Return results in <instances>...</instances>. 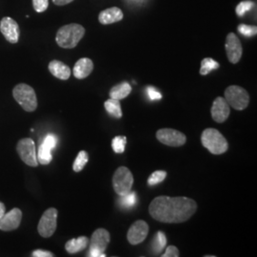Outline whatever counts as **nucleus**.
<instances>
[{
  "mask_svg": "<svg viewBox=\"0 0 257 257\" xmlns=\"http://www.w3.org/2000/svg\"><path fill=\"white\" fill-rule=\"evenodd\" d=\"M57 210L54 208L48 209L40 218L38 223L37 231L42 237H51L56 230V219H57Z\"/></svg>",
  "mask_w": 257,
  "mask_h": 257,
  "instance_id": "nucleus-9",
  "label": "nucleus"
},
{
  "mask_svg": "<svg viewBox=\"0 0 257 257\" xmlns=\"http://www.w3.org/2000/svg\"><path fill=\"white\" fill-rule=\"evenodd\" d=\"M127 143L126 136H115L112 142V147L114 153L123 154L125 152V146Z\"/></svg>",
  "mask_w": 257,
  "mask_h": 257,
  "instance_id": "nucleus-27",
  "label": "nucleus"
},
{
  "mask_svg": "<svg viewBox=\"0 0 257 257\" xmlns=\"http://www.w3.org/2000/svg\"><path fill=\"white\" fill-rule=\"evenodd\" d=\"M219 68V63L214 60L213 58L207 57L204 58L201 62V68H200V74L202 75H207L208 73L215 71L216 69Z\"/></svg>",
  "mask_w": 257,
  "mask_h": 257,
  "instance_id": "nucleus-23",
  "label": "nucleus"
},
{
  "mask_svg": "<svg viewBox=\"0 0 257 257\" xmlns=\"http://www.w3.org/2000/svg\"><path fill=\"white\" fill-rule=\"evenodd\" d=\"M197 204L188 197L158 196L150 204L152 217L162 223H182L196 214Z\"/></svg>",
  "mask_w": 257,
  "mask_h": 257,
  "instance_id": "nucleus-1",
  "label": "nucleus"
},
{
  "mask_svg": "<svg viewBox=\"0 0 257 257\" xmlns=\"http://www.w3.org/2000/svg\"><path fill=\"white\" fill-rule=\"evenodd\" d=\"M53 3L55 5H58V6H64V5H67L69 3L72 2L73 0H52Z\"/></svg>",
  "mask_w": 257,
  "mask_h": 257,
  "instance_id": "nucleus-35",
  "label": "nucleus"
},
{
  "mask_svg": "<svg viewBox=\"0 0 257 257\" xmlns=\"http://www.w3.org/2000/svg\"><path fill=\"white\" fill-rule=\"evenodd\" d=\"M33 9L37 12H43L48 9L49 0H32Z\"/></svg>",
  "mask_w": 257,
  "mask_h": 257,
  "instance_id": "nucleus-31",
  "label": "nucleus"
},
{
  "mask_svg": "<svg viewBox=\"0 0 257 257\" xmlns=\"http://www.w3.org/2000/svg\"><path fill=\"white\" fill-rule=\"evenodd\" d=\"M163 257H179V251L175 246H169L167 248Z\"/></svg>",
  "mask_w": 257,
  "mask_h": 257,
  "instance_id": "nucleus-33",
  "label": "nucleus"
},
{
  "mask_svg": "<svg viewBox=\"0 0 257 257\" xmlns=\"http://www.w3.org/2000/svg\"><path fill=\"white\" fill-rule=\"evenodd\" d=\"M56 144H57V137L54 134H49L46 135V137L44 138L42 144L38 149V154H36L38 163L42 165H48L51 163L52 160L51 151L55 148Z\"/></svg>",
  "mask_w": 257,
  "mask_h": 257,
  "instance_id": "nucleus-11",
  "label": "nucleus"
},
{
  "mask_svg": "<svg viewBox=\"0 0 257 257\" xmlns=\"http://www.w3.org/2000/svg\"><path fill=\"white\" fill-rule=\"evenodd\" d=\"M93 63L90 58H80L78 61L75 63L73 67V75L78 78L83 79L86 78L93 72Z\"/></svg>",
  "mask_w": 257,
  "mask_h": 257,
  "instance_id": "nucleus-18",
  "label": "nucleus"
},
{
  "mask_svg": "<svg viewBox=\"0 0 257 257\" xmlns=\"http://www.w3.org/2000/svg\"><path fill=\"white\" fill-rule=\"evenodd\" d=\"M212 117L217 123L225 122L231 113V108L225 98L217 97L213 103L211 110Z\"/></svg>",
  "mask_w": 257,
  "mask_h": 257,
  "instance_id": "nucleus-15",
  "label": "nucleus"
},
{
  "mask_svg": "<svg viewBox=\"0 0 257 257\" xmlns=\"http://www.w3.org/2000/svg\"><path fill=\"white\" fill-rule=\"evenodd\" d=\"M201 142L210 153L216 155L226 153L229 149L226 138L219 131L213 128L204 130L201 135Z\"/></svg>",
  "mask_w": 257,
  "mask_h": 257,
  "instance_id": "nucleus-3",
  "label": "nucleus"
},
{
  "mask_svg": "<svg viewBox=\"0 0 257 257\" xmlns=\"http://www.w3.org/2000/svg\"><path fill=\"white\" fill-rule=\"evenodd\" d=\"M32 257H52L53 255L47 252V251H43V250H36L32 253Z\"/></svg>",
  "mask_w": 257,
  "mask_h": 257,
  "instance_id": "nucleus-34",
  "label": "nucleus"
},
{
  "mask_svg": "<svg viewBox=\"0 0 257 257\" xmlns=\"http://www.w3.org/2000/svg\"><path fill=\"white\" fill-rule=\"evenodd\" d=\"M113 190L116 195L124 196L132 191L134 185V176L127 167H119L113 177Z\"/></svg>",
  "mask_w": 257,
  "mask_h": 257,
  "instance_id": "nucleus-5",
  "label": "nucleus"
},
{
  "mask_svg": "<svg viewBox=\"0 0 257 257\" xmlns=\"http://www.w3.org/2000/svg\"><path fill=\"white\" fill-rule=\"evenodd\" d=\"M149 234V226L143 220H137L128 231L127 238L130 244L138 245L142 243Z\"/></svg>",
  "mask_w": 257,
  "mask_h": 257,
  "instance_id": "nucleus-13",
  "label": "nucleus"
},
{
  "mask_svg": "<svg viewBox=\"0 0 257 257\" xmlns=\"http://www.w3.org/2000/svg\"><path fill=\"white\" fill-rule=\"evenodd\" d=\"M226 51L229 61L233 64H237L242 56V45L237 34L234 32H230L227 36Z\"/></svg>",
  "mask_w": 257,
  "mask_h": 257,
  "instance_id": "nucleus-14",
  "label": "nucleus"
},
{
  "mask_svg": "<svg viewBox=\"0 0 257 257\" xmlns=\"http://www.w3.org/2000/svg\"><path fill=\"white\" fill-rule=\"evenodd\" d=\"M88 244H89V238L86 237H80L69 240L65 245V249L69 254H76L85 250L88 247Z\"/></svg>",
  "mask_w": 257,
  "mask_h": 257,
  "instance_id": "nucleus-20",
  "label": "nucleus"
},
{
  "mask_svg": "<svg viewBox=\"0 0 257 257\" xmlns=\"http://www.w3.org/2000/svg\"><path fill=\"white\" fill-rule=\"evenodd\" d=\"M132 93V86L128 82H122L115 85L110 91V97L121 100Z\"/></svg>",
  "mask_w": 257,
  "mask_h": 257,
  "instance_id": "nucleus-21",
  "label": "nucleus"
},
{
  "mask_svg": "<svg viewBox=\"0 0 257 257\" xmlns=\"http://www.w3.org/2000/svg\"><path fill=\"white\" fill-rule=\"evenodd\" d=\"M255 7V3L253 1L246 0L240 2L237 6V13L239 16H243L247 11L252 10Z\"/></svg>",
  "mask_w": 257,
  "mask_h": 257,
  "instance_id": "nucleus-29",
  "label": "nucleus"
},
{
  "mask_svg": "<svg viewBox=\"0 0 257 257\" xmlns=\"http://www.w3.org/2000/svg\"><path fill=\"white\" fill-rule=\"evenodd\" d=\"M88 160H89L88 154L85 151L79 152V154H77V156H76V158H75V160L73 162V166H72L73 171L76 172V173L81 172L83 168L87 164Z\"/></svg>",
  "mask_w": 257,
  "mask_h": 257,
  "instance_id": "nucleus-25",
  "label": "nucleus"
},
{
  "mask_svg": "<svg viewBox=\"0 0 257 257\" xmlns=\"http://www.w3.org/2000/svg\"><path fill=\"white\" fill-rule=\"evenodd\" d=\"M12 95L26 112H33L37 108V98L34 90L27 84H18L14 87Z\"/></svg>",
  "mask_w": 257,
  "mask_h": 257,
  "instance_id": "nucleus-4",
  "label": "nucleus"
},
{
  "mask_svg": "<svg viewBox=\"0 0 257 257\" xmlns=\"http://www.w3.org/2000/svg\"><path fill=\"white\" fill-rule=\"evenodd\" d=\"M225 99L228 104L237 111L246 109L250 102L249 93L245 89L237 85L228 87L225 91Z\"/></svg>",
  "mask_w": 257,
  "mask_h": 257,
  "instance_id": "nucleus-7",
  "label": "nucleus"
},
{
  "mask_svg": "<svg viewBox=\"0 0 257 257\" xmlns=\"http://www.w3.org/2000/svg\"><path fill=\"white\" fill-rule=\"evenodd\" d=\"M111 241L110 233L105 229H97L92 236L88 257H105L104 254Z\"/></svg>",
  "mask_w": 257,
  "mask_h": 257,
  "instance_id": "nucleus-6",
  "label": "nucleus"
},
{
  "mask_svg": "<svg viewBox=\"0 0 257 257\" xmlns=\"http://www.w3.org/2000/svg\"><path fill=\"white\" fill-rule=\"evenodd\" d=\"M49 71L53 76L61 80H67L71 76V69L66 64L58 60H52L50 62Z\"/></svg>",
  "mask_w": 257,
  "mask_h": 257,
  "instance_id": "nucleus-19",
  "label": "nucleus"
},
{
  "mask_svg": "<svg viewBox=\"0 0 257 257\" xmlns=\"http://www.w3.org/2000/svg\"><path fill=\"white\" fill-rule=\"evenodd\" d=\"M137 201V196L134 192H129L128 194L120 196L119 199V204L121 207H123L124 209H132Z\"/></svg>",
  "mask_w": 257,
  "mask_h": 257,
  "instance_id": "nucleus-24",
  "label": "nucleus"
},
{
  "mask_svg": "<svg viewBox=\"0 0 257 257\" xmlns=\"http://www.w3.org/2000/svg\"><path fill=\"white\" fill-rule=\"evenodd\" d=\"M156 138L162 144L170 147H181L187 141L185 134L174 129L158 130L156 133Z\"/></svg>",
  "mask_w": 257,
  "mask_h": 257,
  "instance_id": "nucleus-10",
  "label": "nucleus"
},
{
  "mask_svg": "<svg viewBox=\"0 0 257 257\" xmlns=\"http://www.w3.org/2000/svg\"><path fill=\"white\" fill-rule=\"evenodd\" d=\"M167 176V173L164 171H156L150 175L148 179V184L150 186H154L163 182Z\"/></svg>",
  "mask_w": 257,
  "mask_h": 257,
  "instance_id": "nucleus-28",
  "label": "nucleus"
},
{
  "mask_svg": "<svg viewBox=\"0 0 257 257\" xmlns=\"http://www.w3.org/2000/svg\"><path fill=\"white\" fill-rule=\"evenodd\" d=\"M123 16V12L119 8L112 7V8L102 10L99 13L98 20L103 25H108V24H113L115 22L122 20Z\"/></svg>",
  "mask_w": 257,
  "mask_h": 257,
  "instance_id": "nucleus-17",
  "label": "nucleus"
},
{
  "mask_svg": "<svg viewBox=\"0 0 257 257\" xmlns=\"http://www.w3.org/2000/svg\"><path fill=\"white\" fill-rule=\"evenodd\" d=\"M0 31L5 36V38L12 44L18 42L20 35V29L17 22L11 17L6 16L0 21Z\"/></svg>",
  "mask_w": 257,
  "mask_h": 257,
  "instance_id": "nucleus-12",
  "label": "nucleus"
},
{
  "mask_svg": "<svg viewBox=\"0 0 257 257\" xmlns=\"http://www.w3.org/2000/svg\"><path fill=\"white\" fill-rule=\"evenodd\" d=\"M16 151L20 156L21 160L30 167H36L38 165L35 144L31 138H23L19 140Z\"/></svg>",
  "mask_w": 257,
  "mask_h": 257,
  "instance_id": "nucleus-8",
  "label": "nucleus"
},
{
  "mask_svg": "<svg viewBox=\"0 0 257 257\" xmlns=\"http://www.w3.org/2000/svg\"><path fill=\"white\" fill-rule=\"evenodd\" d=\"M166 244H167V238H166L164 233L158 232L153 241L154 252L157 254H160L164 250Z\"/></svg>",
  "mask_w": 257,
  "mask_h": 257,
  "instance_id": "nucleus-26",
  "label": "nucleus"
},
{
  "mask_svg": "<svg viewBox=\"0 0 257 257\" xmlns=\"http://www.w3.org/2000/svg\"><path fill=\"white\" fill-rule=\"evenodd\" d=\"M105 109L107 113L111 114L115 118H121L122 117V110H121V105L119 100L110 98L104 103Z\"/></svg>",
  "mask_w": 257,
  "mask_h": 257,
  "instance_id": "nucleus-22",
  "label": "nucleus"
},
{
  "mask_svg": "<svg viewBox=\"0 0 257 257\" xmlns=\"http://www.w3.org/2000/svg\"><path fill=\"white\" fill-rule=\"evenodd\" d=\"M237 29H238L240 33H242L243 35L248 36V37H252L257 33V26H250V25H246V24H240Z\"/></svg>",
  "mask_w": 257,
  "mask_h": 257,
  "instance_id": "nucleus-30",
  "label": "nucleus"
},
{
  "mask_svg": "<svg viewBox=\"0 0 257 257\" xmlns=\"http://www.w3.org/2000/svg\"><path fill=\"white\" fill-rule=\"evenodd\" d=\"M147 93L151 100H160L162 98V94L159 93L154 87H148Z\"/></svg>",
  "mask_w": 257,
  "mask_h": 257,
  "instance_id": "nucleus-32",
  "label": "nucleus"
},
{
  "mask_svg": "<svg viewBox=\"0 0 257 257\" xmlns=\"http://www.w3.org/2000/svg\"><path fill=\"white\" fill-rule=\"evenodd\" d=\"M22 220V212L19 209L14 208L8 214H5L0 218V230L10 232L17 229Z\"/></svg>",
  "mask_w": 257,
  "mask_h": 257,
  "instance_id": "nucleus-16",
  "label": "nucleus"
},
{
  "mask_svg": "<svg viewBox=\"0 0 257 257\" xmlns=\"http://www.w3.org/2000/svg\"><path fill=\"white\" fill-rule=\"evenodd\" d=\"M84 34V27L79 24L72 23L65 25L58 30L55 40L59 47L64 49H72L82 39Z\"/></svg>",
  "mask_w": 257,
  "mask_h": 257,
  "instance_id": "nucleus-2",
  "label": "nucleus"
},
{
  "mask_svg": "<svg viewBox=\"0 0 257 257\" xmlns=\"http://www.w3.org/2000/svg\"><path fill=\"white\" fill-rule=\"evenodd\" d=\"M5 211H6L5 205L2 202H0V218L5 215Z\"/></svg>",
  "mask_w": 257,
  "mask_h": 257,
  "instance_id": "nucleus-36",
  "label": "nucleus"
}]
</instances>
